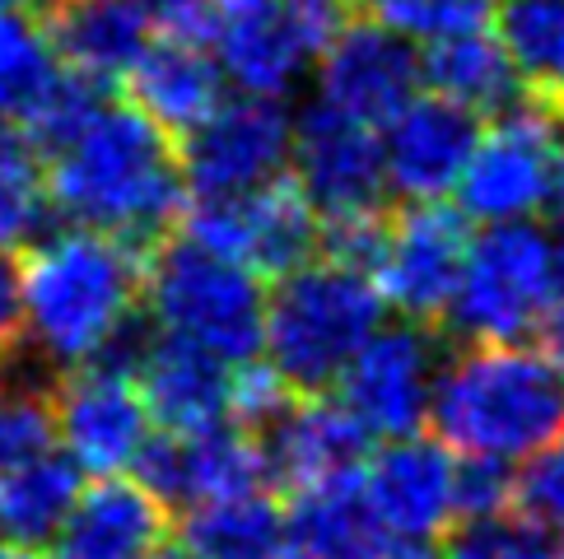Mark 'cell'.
I'll return each mask as SVG.
<instances>
[{"label":"cell","instance_id":"6da1fadb","mask_svg":"<svg viewBox=\"0 0 564 559\" xmlns=\"http://www.w3.org/2000/svg\"><path fill=\"white\" fill-rule=\"evenodd\" d=\"M52 196L70 224L127 243L159 238L187 206L183 150L140 103H79L52 131Z\"/></svg>","mask_w":564,"mask_h":559},{"label":"cell","instance_id":"7a4b0ae2","mask_svg":"<svg viewBox=\"0 0 564 559\" xmlns=\"http://www.w3.org/2000/svg\"><path fill=\"white\" fill-rule=\"evenodd\" d=\"M19 275L29 350L62 373L112 359L145 313V262L135 243L104 229L66 224L43 233Z\"/></svg>","mask_w":564,"mask_h":559},{"label":"cell","instance_id":"3957f363","mask_svg":"<svg viewBox=\"0 0 564 559\" xmlns=\"http://www.w3.org/2000/svg\"><path fill=\"white\" fill-rule=\"evenodd\" d=\"M430 425L462 457L522 462L564 429V369L522 341L467 346L443 359Z\"/></svg>","mask_w":564,"mask_h":559},{"label":"cell","instance_id":"277c9868","mask_svg":"<svg viewBox=\"0 0 564 559\" xmlns=\"http://www.w3.org/2000/svg\"><path fill=\"white\" fill-rule=\"evenodd\" d=\"M388 294L369 271L336 256H313L275 280L261 359L299 396L340 387L355 354L388 322Z\"/></svg>","mask_w":564,"mask_h":559},{"label":"cell","instance_id":"5b68a950","mask_svg":"<svg viewBox=\"0 0 564 559\" xmlns=\"http://www.w3.org/2000/svg\"><path fill=\"white\" fill-rule=\"evenodd\" d=\"M261 271L200 238H177L145 266V317L154 336L196 346L225 364H252L267 346Z\"/></svg>","mask_w":564,"mask_h":559},{"label":"cell","instance_id":"8992f818","mask_svg":"<svg viewBox=\"0 0 564 559\" xmlns=\"http://www.w3.org/2000/svg\"><path fill=\"white\" fill-rule=\"evenodd\" d=\"M564 298V256L555 224L509 219L471 238L467 266L448 304V322L467 346H509L541 336V322Z\"/></svg>","mask_w":564,"mask_h":559},{"label":"cell","instance_id":"52a82bcc","mask_svg":"<svg viewBox=\"0 0 564 559\" xmlns=\"http://www.w3.org/2000/svg\"><path fill=\"white\" fill-rule=\"evenodd\" d=\"M350 24V0H210L200 33L238 94L290 98Z\"/></svg>","mask_w":564,"mask_h":559},{"label":"cell","instance_id":"ba28073f","mask_svg":"<svg viewBox=\"0 0 564 559\" xmlns=\"http://www.w3.org/2000/svg\"><path fill=\"white\" fill-rule=\"evenodd\" d=\"M56 410V448L85 475H135L145 471L159 443V419L145 402L135 369L104 364L70 369L62 392L52 396Z\"/></svg>","mask_w":564,"mask_h":559},{"label":"cell","instance_id":"9c48e42d","mask_svg":"<svg viewBox=\"0 0 564 559\" xmlns=\"http://www.w3.org/2000/svg\"><path fill=\"white\" fill-rule=\"evenodd\" d=\"M555 150H560V117L541 98L490 117L457 187L467 219H476V224H509V219H536L541 210H551Z\"/></svg>","mask_w":564,"mask_h":559},{"label":"cell","instance_id":"30bf717a","mask_svg":"<svg viewBox=\"0 0 564 559\" xmlns=\"http://www.w3.org/2000/svg\"><path fill=\"white\" fill-rule=\"evenodd\" d=\"M294 164V117L280 98L234 94L183 135V173L192 201L243 196L285 177Z\"/></svg>","mask_w":564,"mask_h":559},{"label":"cell","instance_id":"8fae6325","mask_svg":"<svg viewBox=\"0 0 564 559\" xmlns=\"http://www.w3.org/2000/svg\"><path fill=\"white\" fill-rule=\"evenodd\" d=\"M187 233L210 243L219 252L238 256L261 275H290L304 266L322 248V224L317 206L294 177H275V183L243 191V196H219V201H192L187 210Z\"/></svg>","mask_w":564,"mask_h":559},{"label":"cell","instance_id":"7c38bea8","mask_svg":"<svg viewBox=\"0 0 564 559\" xmlns=\"http://www.w3.org/2000/svg\"><path fill=\"white\" fill-rule=\"evenodd\" d=\"M294 183L308 191L322 224L382 215L392 196L382 131L313 98L294 117Z\"/></svg>","mask_w":564,"mask_h":559},{"label":"cell","instance_id":"4fadbf2b","mask_svg":"<svg viewBox=\"0 0 564 559\" xmlns=\"http://www.w3.org/2000/svg\"><path fill=\"white\" fill-rule=\"evenodd\" d=\"M443 354L420 322H382L378 336L355 354L340 377V402L373 438H406L430 425Z\"/></svg>","mask_w":564,"mask_h":559},{"label":"cell","instance_id":"5bb4252c","mask_svg":"<svg viewBox=\"0 0 564 559\" xmlns=\"http://www.w3.org/2000/svg\"><path fill=\"white\" fill-rule=\"evenodd\" d=\"M467 252V210H453L443 201H411L397 219H388V243H382L373 280L401 317L434 322V317H448Z\"/></svg>","mask_w":564,"mask_h":559},{"label":"cell","instance_id":"9a60e30c","mask_svg":"<svg viewBox=\"0 0 564 559\" xmlns=\"http://www.w3.org/2000/svg\"><path fill=\"white\" fill-rule=\"evenodd\" d=\"M420 85H425V56H415L411 37L392 33L378 19L346 24L313 70L317 103H327L378 131L406 103H415Z\"/></svg>","mask_w":564,"mask_h":559},{"label":"cell","instance_id":"2e32d148","mask_svg":"<svg viewBox=\"0 0 564 559\" xmlns=\"http://www.w3.org/2000/svg\"><path fill=\"white\" fill-rule=\"evenodd\" d=\"M359 485L397 541H434L462 523L457 452L443 438H382V448L369 452L359 471Z\"/></svg>","mask_w":564,"mask_h":559},{"label":"cell","instance_id":"e0dca14e","mask_svg":"<svg viewBox=\"0 0 564 559\" xmlns=\"http://www.w3.org/2000/svg\"><path fill=\"white\" fill-rule=\"evenodd\" d=\"M480 117L443 94H420L388 127H382V154H388V183L406 201H443L462 187L471 154L480 145Z\"/></svg>","mask_w":564,"mask_h":559},{"label":"cell","instance_id":"ac0fdd59","mask_svg":"<svg viewBox=\"0 0 564 559\" xmlns=\"http://www.w3.org/2000/svg\"><path fill=\"white\" fill-rule=\"evenodd\" d=\"M145 481L169 498V504L200 508L229 494L267 490L271 462L267 443L248 425H215L200 434H164L145 462Z\"/></svg>","mask_w":564,"mask_h":559},{"label":"cell","instance_id":"d6986e66","mask_svg":"<svg viewBox=\"0 0 564 559\" xmlns=\"http://www.w3.org/2000/svg\"><path fill=\"white\" fill-rule=\"evenodd\" d=\"M164 504L145 475H98L56 531V559H159L169 550Z\"/></svg>","mask_w":564,"mask_h":559},{"label":"cell","instance_id":"ffe728a7","mask_svg":"<svg viewBox=\"0 0 564 559\" xmlns=\"http://www.w3.org/2000/svg\"><path fill=\"white\" fill-rule=\"evenodd\" d=\"M369 429L355 419V410L340 402H327L322 392L294 396V402L275 415L271 429H261L271 462V481L290 490H313L327 481H346L359 475L369 462Z\"/></svg>","mask_w":564,"mask_h":559},{"label":"cell","instance_id":"44dd1931","mask_svg":"<svg viewBox=\"0 0 564 559\" xmlns=\"http://www.w3.org/2000/svg\"><path fill=\"white\" fill-rule=\"evenodd\" d=\"M85 98V85L66 66L52 24L24 10L0 14V127L52 131Z\"/></svg>","mask_w":564,"mask_h":559},{"label":"cell","instance_id":"7402d4cb","mask_svg":"<svg viewBox=\"0 0 564 559\" xmlns=\"http://www.w3.org/2000/svg\"><path fill=\"white\" fill-rule=\"evenodd\" d=\"M135 377L164 434H200L234 419V383L238 369L196 346L150 336L135 350Z\"/></svg>","mask_w":564,"mask_h":559},{"label":"cell","instance_id":"603a6c76","mask_svg":"<svg viewBox=\"0 0 564 559\" xmlns=\"http://www.w3.org/2000/svg\"><path fill=\"white\" fill-rule=\"evenodd\" d=\"M127 85L135 103L173 135L196 131L234 89L225 66L215 62L210 43H196L187 33L154 37Z\"/></svg>","mask_w":564,"mask_h":559},{"label":"cell","instance_id":"cb8c5ba5","mask_svg":"<svg viewBox=\"0 0 564 559\" xmlns=\"http://www.w3.org/2000/svg\"><path fill=\"white\" fill-rule=\"evenodd\" d=\"M52 37L85 89L127 85L154 43V19L135 0H56Z\"/></svg>","mask_w":564,"mask_h":559},{"label":"cell","instance_id":"d4e9b609","mask_svg":"<svg viewBox=\"0 0 564 559\" xmlns=\"http://www.w3.org/2000/svg\"><path fill=\"white\" fill-rule=\"evenodd\" d=\"M397 536L382 527L359 475L294 490L285 508V559H388Z\"/></svg>","mask_w":564,"mask_h":559},{"label":"cell","instance_id":"484cf974","mask_svg":"<svg viewBox=\"0 0 564 559\" xmlns=\"http://www.w3.org/2000/svg\"><path fill=\"white\" fill-rule=\"evenodd\" d=\"M425 85L443 98H453V103H462L467 112H476L480 122L518 108L522 94H528V79H522L509 43L490 29L434 43L425 52Z\"/></svg>","mask_w":564,"mask_h":559},{"label":"cell","instance_id":"4316f807","mask_svg":"<svg viewBox=\"0 0 564 559\" xmlns=\"http://www.w3.org/2000/svg\"><path fill=\"white\" fill-rule=\"evenodd\" d=\"M79 494H85V471H79L62 448H47L0 471V541L10 546H47L66 527Z\"/></svg>","mask_w":564,"mask_h":559},{"label":"cell","instance_id":"83f0119b","mask_svg":"<svg viewBox=\"0 0 564 559\" xmlns=\"http://www.w3.org/2000/svg\"><path fill=\"white\" fill-rule=\"evenodd\" d=\"M183 541L206 559H285V513L267 490L187 508Z\"/></svg>","mask_w":564,"mask_h":559},{"label":"cell","instance_id":"f1b7e54d","mask_svg":"<svg viewBox=\"0 0 564 559\" xmlns=\"http://www.w3.org/2000/svg\"><path fill=\"white\" fill-rule=\"evenodd\" d=\"M56 210L52 164L33 150L29 131L0 127V248H33Z\"/></svg>","mask_w":564,"mask_h":559},{"label":"cell","instance_id":"f546056e","mask_svg":"<svg viewBox=\"0 0 564 559\" xmlns=\"http://www.w3.org/2000/svg\"><path fill=\"white\" fill-rule=\"evenodd\" d=\"M499 37L528 79V94L564 112V0H499Z\"/></svg>","mask_w":564,"mask_h":559},{"label":"cell","instance_id":"4dcf8cb0","mask_svg":"<svg viewBox=\"0 0 564 559\" xmlns=\"http://www.w3.org/2000/svg\"><path fill=\"white\" fill-rule=\"evenodd\" d=\"M365 10L392 33L411 37L415 47H434L490 29V19H499V0H365Z\"/></svg>","mask_w":564,"mask_h":559},{"label":"cell","instance_id":"1f68e13d","mask_svg":"<svg viewBox=\"0 0 564 559\" xmlns=\"http://www.w3.org/2000/svg\"><path fill=\"white\" fill-rule=\"evenodd\" d=\"M443 559H560V541L551 527L532 523L528 513H490L467 517L443 546Z\"/></svg>","mask_w":564,"mask_h":559},{"label":"cell","instance_id":"d6a6232c","mask_svg":"<svg viewBox=\"0 0 564 559\" xmlns=\"http://www.w3.org/2000/svg\"><path fill=\"white\" fill-rule=\"evenodd\" d=\"M56 448V410L33 383L0 377V471Z\"/></svg>","mask_w":564,"mask_h":559},{"label":"cell","instance_id":"836d02e7","mask_svg":"<svg viewBox=\"0 0 564 559\" xmlns=\"http://www.w3.org/2000/svg\"><path fill=\"white\" fill-rule=\"evenodd\" d=\"M513 508L564 536V438H551L546 448H536L518 462Z\"/></svg>","mask_w":564,"mask_h":559},{"label":"cell","instance_id":"e575fe53","mask_svg":"<svg viewBox=\"0 0 564 559\" xmlns=\"http://www.w3.org/2000/svg\"><path fill=\"white\" fill-rule=\"evenodd\" d=\"M518 494V471L513 462H499V457H462L457 452V508L462 523L467 517H490L513 508Z\"/></svg>","mask_w":564,"mask_h":559},{"label":"cell","instance_id":"d590c367","mask_svg":"<svg viewBox=\"0 0 564 559\" xmlns=\"http://www.w3.org/2000/svg\"><path fill=\"white\" fill-rule=\"evenodd\" d=\"M29 346L24 336V275H19V262L0 248V377L10 373L14 354Z\"/></svg>","mask_w":564,"mask_h":559},{"label":"cell","instance_id":"8d00e7d4","mask_svg":"<svg viewBox=\"0 0 564 559\" xmlns=\"http://www.w3.org/2000/svg\"><path fill=\"white\" fill-rule=\"evenodd\" d=\"M135 6L154 19V29L187 33V29H200V19H206L210 0H135Z\"/></svg>","mask_w":564,"mask_h":559},{"label":"cell","instance_id":"74e56055","mask_svg":"<svg viewBox=\"0 0 564 559\" xmlns=\"http://www.w3.org/2000/svg\"><path fill=\"white\" fill-rule=\"evenodd\" d=\"M541 346H546V354L564 369V298L551 308L546 322H541Z\"/></svg>","mask_w":564,"mask_h":559},{"label":"cell","instance_id":"f35d334b","mask_svg":"<svg viewBox=\"0 0 564 559\" xmlns=\"http://www.w3.org/2000/svg\"><path fill=\"white\" fill-rule=\"evenodd\" d=\"M388 559H443V555H434L430 541H397Z\"/></svg>","mask_w":564,"mask_h":559},{"label":"cell","instance_id":"ab89813d","mask_svg":"<svg viewBox=\"0 0 564 559\" xmlns=\"http://www.w3.org/2000/svg\"><path fill=\"white\" fill-rule=\"evenodd\" d=\"M159 559H206V555H196V550H192V546L183 541V546H169V550L159 555Z\"/></svg>","mask_w":564,"mask_h":559},{"label":"cell","instance_id":"60d3db41","mask_svg":"<svg viewBox=\"0 0 564 559\" xmlns=\"http://www.w3.org/2000/svg\"><path fill=\"white\" fill-rule=\"evenodd\" d=\"M0 559H43L33 546H14V550H0Z\"/></svg>","mask_w":564,"mask_h":559},{"label":"cell","instance_id":"b9f144b4","mask_svg":"<svg viewBox=\"0 0 564 559\" xmlns=\"http://www.w3.org/2000/svg\"><path fill=\"white\" fill-rule=\"evenodd\" d=\"M6 10H19V0H0V14H6Z\"/></svg>","mask_w":564,"mask_h":559},{"label":"cell","instance_id":"7bdbcfd3","mask_svg":"<svg viewBox=\"0 0 564 559\" xmlns=\"http://www.w3.org/2000/svg\"><path fill=\"white\" fill-rule=\"evenodd\" d=\"M560 559H564V536H560Z\"/></svg>","mask_w":564,"mask_h":559}]
</instances>
